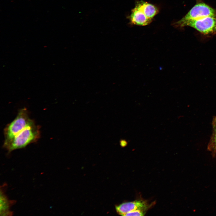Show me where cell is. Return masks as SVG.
I'll list each match as a JSON object with an SVG mask.
<instances>
[{
  "mask_svg": "<svg viewBox=\"0 0 216 216\" xmlns=\"http://www.w3.org/2000/svg\"><path fill=\"white\" fill-rule=\"evenodd\" d=\"M208 146V149L210 151L216 152V126Z\"/></svg>",
  "mask_w": 216,
  "mask_h": 216,
  "instance_id": "obj_8",
  "label": "cell"
},
{
  "mask_svg": "<svg viewBox=\"0 0 216 216\" xmlns=\"http://www.w3.org/2000/svg\"><path fill=\"white\" fill-rule=\"evenodd\" d=\"M158 12V8L153 4L141 0L136 2L129 19L132 24L145 26L151 22Z\"/></svg>",
  "mask_w": 216,
  "mask_h": 216,
  "instance_id": "obj_2",
  "label": "cell"
},
{
  "mask_svg": "<svg viewBox=\"0 0 216 216\" xmlns=\"http://www.w3.org/2000/svg\"><path fill=\"white\" fill-rule=\"evenodd\" d=\"M150 206L147 202L142 200H136L125 202L116 206V210L120 215L123 216L126 213L136 210L146 211Z\"/></svg>",
  "mask_w": 216,
  "mask_h": 216,
  "instance_id": "obj_6",
  "label": "cell"
},
{
  "mask_svg": "<svg viewBox=\"0 0 216 216\" xmlns=\"http://www.w3.org/2000/svg\"><path fill=\"white\" fill-rule=\"evenodd\" d=\"M40 136V127L34 122L26 127L9 142L3 144V147L10 153L36 142Z\"/></svg>",
  "mask_w": 216,
  "mask_h": 216,
  "instance_id": "obj_1",
  "label": "cell"
},
{
  "mask_svg": "<svg viewBox=\"0 0 216 216\" xmlns=\"http://www.w3.org/2000/svg\"><path fill=\"white\" fill-rule=\"evenodd\" d=\"M34 122V121L29 118L26 108L20 109L15 118L4 129V141L3 144L9 142L26 127Z\"/></svg>",
  "mask_w": 216,
  "mask_h": 216,
  "instance_id": "obj_3",
  "label": "cell"
},
{
  "mask_svg": "<svg viewBox=\"0 0 216 216\" xmlns=\"http://www.w3.org/2000/svg\"><path fill=\"white\" fill-rule=\"evenodd\" d=\"M191 27L204 35L216 34V17L210 16L189 21L184 23L182 27Z\"/></svg>",
  "mask_w": 216,
  "mask_h": 216,
  "instance_id": "obj_5",
  "label": "cell"
},
{
  "mask_svg": "<svg viewBox=\"0 0 216 216\" xmlns=\"http://www.w3.org/2000/svg\"><path fill=\"white\" fill-rule=\"evenodd\" d=\"M214 126H216V117L214 119Z\"/></svg>",
  "mask_w": 216,
  "mask_h": 216,
  "instance_id": "obj_10",
  "label": "cell"
},
{
  "mask_svg": "<svg viewBox=\"0 0 216 216\" xmlns=\"http://www.w3.org/2000/svg\"><path fill=\"white\" fill-rule=\"evenodd\" d=\"M212 16L216 17V10L203 2L196 3L182 18L174 24L176 26L182 27L189 21Z\"/></svg>",
  "mask_w": 216,
  "mask_h": 216,
  "instance_id": "obj_4",
  "label": "cell"
},
{
  "mask_svg": "<svg viewBox=\"0 0 216 216\" xmlns=\"http://www.w3.org/2000/svg\"><path fill=\"white\" fill-rule=\"evenodd\" d=\"M14 201L8 200L3 192H0V214L1 215H10L12 212L10 211V207L14 204Z\"/></svg>",
  "mask_w": 216,
  "mask_h": 216,
  "instance_id": "obj_7",
  "label": "cell"
},
{
  "mask_svg": "<svg viewBox=\"0 0 216 216\" xmlns=\"http://www.w3.org/2000/svg\"><path fill=\"white\" fill-rule=\"evenodd\" d=\"M146 212L145 210H136L126 213L123 216H144Z\"/></svg>",
  "mask_w": 216,
  "mask_h": 216,
  "instance_id": "obj_9",
  "label": "cell"
}]
</instances>
